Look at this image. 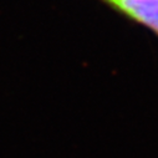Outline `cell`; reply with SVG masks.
<instances>
[{"label": "cell", "mask_w": 158, "mask_h": 158, "mask_svg": "<svg viewBox=\"0 0 158 158\" xmlns=\"http://www.w3.org/2000/svg\"><path fill=\"white\" fill-rule=\"evenodd\" d=\"M108 2H111V0H108Z\"/></svg>", "instance_id": "7a4b0ae2"}, {"label": "cell", "mask_w": 158, "mask_h": 158, "mask_svg": "<svg viewBox=\"0 0 158 158\" xmlns=\"http://www.w3.org/2000/svg\"><path fill=\"white\" fill-rule=\"evenodd\" d=\"M110 3L158 34V0H111Z\"/></svg>", "instance_id": "6da1fadb"}]
</instances>
